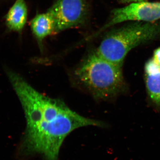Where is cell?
<instances>
[{
    "label": "cell",
    "mask_w": 160,
    "mask_h": 160,
    "mask_svg": "<svg viewBox=\"0 0 160 160\" xmlns=\"http://www.w3.org/2000/svg\"><path fill=\"white\" fill-rule=\"evenodd\" d=\"M5 71L26 118V130L17 153L20 159L39 153L46 160H58L61 146L72 132L85 126L102 125L77 113L61 100L42 94L9 68L5 67Z\"/></svg>",
    "instance_id": "1"
},
{
    "label": "cell",
    "mask_w": 160,
    "mask_h": 160,
    "mask_svg": "<svg viewBox=\"0 0 160 160\" xmlns=\"http://www.w3.org/2000/svg\"><path fill=\"white\" fill-rule=\"evenodd\" d=\"M76 78L97 99L114 96L124 86L122 66L100 56L88 55L75 69Z\"/></svg>",
    "instance_id": "2"
},
{
    "label": "cell",
    "mask_w": 160,
    "mask_h": 160,
    "mask_svg": "<svg viewBox=\"0 0 160 160\" xmlns=\"http://www.w3.org/2000/svg\"><path fill=\"white\" fill-rule=\"evenodd\" d=\"M160 36V22H135L111 32L95 50L100 56L122 66L132 49Z\"/></svg>",
    "instance_id": "3"
},
{
    "label": "cell",
    "mask_w": 160,
    "mask_h": 160,
    "mask_svg": "<svg viewBox=\"0 0 160 160\" xmlns=\"http://www.w3.org/2000/svg\"><path fill=\"white\" fill-rule=\"evenodd\" d=\"M55 24V32L82 25L88 14L86 0H56L48 9Z\"/></svg>",
    "instance_id": "4"
},
{
    "label": "cell",
    "mask_w": 160,
    "mask_h": 160,
    "mask_svg": "<svg viewBox=\"0 0 160 160\" xmlns=\"http://www.w3.org/2000/svg\"><path fill=\"white\" fill-rule=\"evenodd\" d=\"M160 19V2L132 3L130 5L114 9L111 19L101 30L127 21L155 22Z\"/></svg>",
    "instance_id": "5"
},
{
    "label": "cell",
    "mask_w": 160,
    "mask_h": 160,
    "mask_svg": "<svg viewBox=\"0 0 160 160\" xmlns=\"http://www.w3.org/2000/svg\"><path fill=\"white\" fill-rule=\"evenodd\" d=\"M146 88L150 99L160 106V66L150 59L145 66Z\"/></svg>",
    "instance_id": "6"
},
{
    "label": "cell",
    "mask_w": 160,
    "mask_h": 160,
    "mask_svg": "<svg viewBox=\"0 0 160 160\" xmlns=\"http://www.w3.org/2000/svg\"><path fill=\"white\" fill-rule=\"evenodd\" d=\"M28 8L25 0H16L6 16V24L11 31L21 32L27 22Z\"/></svg>",
    "instance_id": "7"
},
{
    "label": "cell",
    "mask_w": 160,
    "mask_h": 160,
    "mask_svg": "<svg viewBox=\"0 0 160 160\" xmlns=\"http://www.w3.org/2000/svg\"><path fill=\"white\" fill-rule=\"evenodd\" d=\"M30 27L39 45L46 38L55 32L54 20L48 11L37 14L30 22Z\"/></svg>",
    "instance_id": "8"
},
{
    "label": "cell",
    "mask_w": 160,
    "mask_h": 160,
    "mask_svg": "<svg viewBox=\"0 0 160 160\" xmlns=\"http://www.w3.org/2000/svg\"><path fill=\"white\" fill-rule=\"evenodd\" d=\"M152 58L158 65L160 66V47L154 50Z\"/></svg>",
    "instance_id": "9"
},
{
    "label": "cell",
    "mask_w": 160,
    "mask_h": 160,
    "mask_svg": "<svg viewBox=\"0 0 160 160\" xmlns=\"http://www.w3.org/2000/svg\"><path fill=\"white\" fill-rule=\"evenodd\" d=\"M125 2L132 3H137L143 2H147V0H121Z\"/></svg>",
    "instance_id": "10"
}]
</instances>
